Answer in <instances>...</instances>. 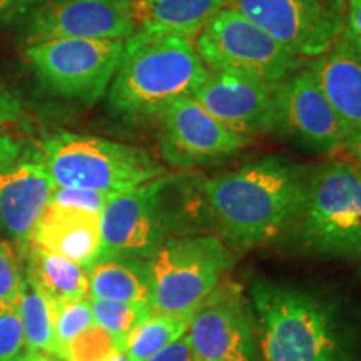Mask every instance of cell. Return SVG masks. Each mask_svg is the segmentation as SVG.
Here are the masks:
<instances>
[{
  "mask_svg": "<svg viewBox=\"0 0 361 361\" xmlns=\"http://www.w3.org/2000/svg\"><path fill=\"white\" fill-rule=\"evenodd\" d=\"M310 168L266 156L202 179L211 219L231 250L247 251L290 234L303 206Z\"/></svg>",
  "mask_w": 361,
  "mask_h": 361,
  "instance_id": "1",
  "label": "cell"
},
{
  "mask_svg": "<svg viewBox=\"0 0 361 361\" xmlns=\"http://www.w3.org/2000/svg\"><path fill=\"white\" fill-rule=\"evenodd\" d=\"M250 301L259 361H358V338L348 311L319 288L255 279Z\"/></svg>",
  "mask_w": 361,
  "mask_h": 361,
  "instance_id": "2",
  "label": "cell"
},
{
  "mask_svg": "<svg viewBox=\"0 0 361 361\" xmlns=\"http://www.w3.org/2000/svg\"><path fill=\"white\" fill-rule=\"evenodd\" d=\"M207 75L192 40L135 30L124 42L123 59L107 89V111L124 124L157 123L171 104L192 96Z\"/></svg>",
  "mask_w": 361,
  "mask_h": 361,
  "instance_id": "3",
  "label": "cell"
},
{
  "mask_svg": "<svg viewBox=\"0 0 361 361\" xmlns=\"http://www.w3.org/2000/svg\"><path fill=\"white\" fill-rule=\"evenodd\" d=\"M194 202L184 174L162 176L111 197L101 213L99 255L149 259L166 239L192 233Z\"/></svg>",
  "mask_w": 361,
  "mask_h": 361,
  "instance_id": "4",
  "label": "cell"
},
{
  "mask_svg": "<svg viewBox=\"0 0 361 361\" xmlns=\"http://www.w3.org/2000/svg\"><path fill=\"white\" fill-rule=\"evenodd\" d=\"M44 164L59 188H78L114 197L168 174L146 149L78 133L39 141Z\"/></svg>",
  "mask_w": 361,
  "mask_h": 361,
  "instance_id": "5",
  "label": "cell"
},
{
  "mask_svg": "<svg viewBox=\"0 0 361 361\" xmlns=\"http://www.w3.org/2000/svg\"><path fill=\"white\" fill-rule=\"evenodd\" d=\"M290 236L323 258H361V171L345 161L310 168L303 206Z\"/></svg>",
  "mask_w": 361,
  "mask_h": 361,
  "instance_id": "6",
  "label": "cell"
},
{
  "mask_svg": "<svg viewBox=\"0 0 361 361\" xmlns=\"http://www.w3.org/2000/svg\"><path fill=\"white\" fill-rule=\"evenodd\" d=\"M151 308L156 313L191 314L234 266V252L216 234L166 239L149 258Z\"/></svg>",
  "mask_w": 361,
  "mask_h": 361,
  "instance_id": "7",
  "label": "cell"
},
{
  "mask_svg": "<svg viewBox=\"0 0 361 361\" xmlns=\"http://www.w3.org/2000/svg\"><path fill=\"white\" fill-rule=\"evenodd\" d=\"M0 24L22 47L64 39L128 40L135 25L112 0H13Z\"/></svg>",
  "mask_w": 361,
  "mask_h": 361,
  "instance_id": "8",
  "label": "cell"
},
{
  "mask_svg": "<svg viewBox=\"0 0 361 361\" xmlns=\"http://www.w3.org/2000/svg\"><path fill=\"white\" fill-rule=\"evenodd\" d=\"M126 40L64 39L24 49L27 66L52 96L94 106L107 94Z\"/></svg>",
  "mask_w": 361,
  "mask_h": 361,
  "instance_id": "9",
  "label": "cell"
},
{
  "mask_svg": "<svg viewBox=\"0 0 361 361\" xmlns=\"http://www.w3.org/2000/svg\"><path fill=\"white\" fill-rule=\"evenodd\" d=\"M211 72H233L279 84L301 69L303 61L231 6L207 22L194 42Z\"/></svg>",
  "mask_w": 361,
  "mask_h": 361,
  "instance_id": "10",
  "label": "cell"
},
{
  "mask_svg": "<svg viewBox=\"0 0 361 361\" xmlns=\"http://www.w3.org/2000/svg\"><path fill=\"white\" fill-rule=\"evenodd\" d=\"M298 59H316L345 34L346 0H229Z\"/></svg>",
  "mask_w": 361,
  "mask_h": 361,
  "instance_id": "11",
  "label": "cell"
},
{
  "mask_svg": "<svg viewBox=\"0 0 361 361\" xmlns=\"http://www.w3.org/2000/svg\"><path fill=\"white\" fill-rule=\"evenodd\" d=\"M188 336L197 361H256V319L243 288L221 281L191 313Z\"/></svg>",
  "mask_w": 361,
  "mask_h": 361,
  "instance_id": "12",
  "label": "cell"
},
{
  "mask_svg": "<svg viewBox=\"0 0 361 361\" xmlns=\"http://www.w3.org/2000/svg\"><path fill=\"white\" fill-rule=\"evenodd\" d=\"M161 156L171 166L192 169L214 164L245 149L251 137L234 133L211 116L192 96L180 97L159 119Z\"/></svg>",
  "mask_w": 361,
  "mask_h": 361,
  "instance_id": "13",
  "label": "cell"
},
{
  "mask_svg": "<svg viewBox=\"0 0 361 361\" xmlns=\"http://www.w3.org/2000/svg\"><path fill=\"white\" fill-rule=\"evenodd\" d=\"M319 156L350 147L345 129L310 67L278 85L276 130Z\"/></svg>",
  "mask_w": 361,
  "mask_h": 361,
  "instance_id": "14",
  "label": "cell"
},
{
  "mask_svg": "<svg viewBox=\"0 0 361 361\" xmlns=\"http://www.w3.org/2000/svg\"><path fill=\"white\" fill-rule=\"evenodd\" d=\"M278 85L233 72H211L192 97L234 133L252 135L274 133Z\"/></svg>",
  "mask_w": 361,
  "mask_h": 361,
  "instance_id": "15",
  "label": "cell"
},
{
  "mask_svg": "<svg viewBox=\"0 0 361 361\" xmlns=\"http://www.w3.org/2000/svg\"><path fill=\"white\" fill-rule=\"evenodd\" d=\"M54 188L39 142L16 159L0 162V234L19 252L29 246Z\"/></svg>",
  "mask_w": 361,
  "mask_h": 361,
  "instance_id": "16",
  "label": "cell"
},
{
  "mask_svg": "<svg viewBox=\"0 0 361 361\" xmlns=\"http://www.w3.org/2000/svg\"><path fill=\"white\" fill-rule=\"evenodd\" d=\"M311 72L336 112L350 147L361 144V49L343 34L331 49L313 59Z\"/></svg>",
  "mask_w": 361,
  "mask_h": 361,
  "instance_id": "17",
  "label": "cell"
},
{
  "mask_svg": "<svg viewBox=\"0 0 361 361\" xmlns=\"http://www.w3.org/2000/svg\"><path fill=\"white\" fill-rule=\"evenodd\" d=\"M30 243L87 268L101 251V214L49 202Z\"/></svg>",
  "mask_w": 361,
  "mask_h": 361,
  "instance_id": "18",
  "label": "cell"
},
{
  "mask_svg": "<svg viewBox=\"0 0 361 361\" xmlns=\"http://www.w3.org/2000/svg\"><path fill=\"white\" fill-rule=\"evenodd\" d=\"M85 269L89 274V296L92 300L151 308V273L147 259L99 255Z\"/></svg>",
  "mask_w": 361,
  "mask_h": 361,
  "instance_id": "19",
  "label": "cell"
},
{
  "mask_svg": "<svg viewBox=\"0 0 361 361\" xmlns=\"http://www.w3.org/2000/svg\"><path fill=\"white\" fill-rule=\"evenodd\" d=\"M229 0H135L129 12L135 30L192 40Z\"/></svg>",
  "mask_w": 361,
  "mask_h": 361,
  "instance_id": "20",
  "label": "cell"
},
{
  "mask_svg": "<svg viewBox=\"0 0 361 361\" xmlns=\"http://www.w3.org/2000/svg\"><path fill=\"white\" fill-rule=\"evenodd\" d=\"M24 268L32 274L52 305L85 300L89 296V274L84 266L42 250L34 243L20 251Z\"/></svg>",
  "mask_w": 361,
  "mask_h": 361,
  "instance_id": "21",
  "label": "cell"
},
{
  "mask_svg": "<svg viewBox=\"0 0 361 361\" xmlns=\"http://www.w3.org/2000/svg\"><path fill=\"white\" fill-rule=\"evenodd\" d=\"M19 313L24 326L27 350L52 355L59 360L56 335H54V306L25 268L19 296Z\"/></svg>",
  "mask_w": 361,
  "mask_h": 361,
  "instance_id": "22",
  "label": "cell"
},
{
  "mask_svg": "<svg viewBox=\"0 0 361 361\" xmlns=\"http://www.w3.org/2000/svg\"><path fill=\"white\" fill-rule=\"evenodd\" d=\"M191 314H171L152 311L135 326L126 343V355L130 361H147L171 343L188 333Z\"/></svg>",
  "mask_w": 361,
  "mask_h": 361,
  "instance_id": "23",
  "label": "cell"
},
{
  "mask_svg": "<svg viewBox=\"0 0 361 361\" xmlns=\"http://www.w3.org/2000/svg\"><path fill=\"white\" fill-rule=\"evenodd\" d=\"M37 142L34 121L24 102L0 84V162L16 159Z\"/></svg>",
  "mask_w": 361,
  "mask_h": 361,
  "instance_id": "24",
  "label": "cell"
},
{
  "mask_svg": "<svg viewBox=\"0 0 361 361\" xmlns=\"http://www.w3.org/2000/svg\"><path fill=\"white\" fill-rule=\"evenodd\" d=\"M90 308H92L94 323L102 326L114 338L117 348L121 351H124L128 338L135 326L152 313L149 306L92 300V298H90Z\"/></svg>",
  "mask_w": 361,
  "mask_h": 361,
  "instance_id": "25",
  "label": "cell"
},
{
  "mask_svg": "<svg viewBox=\"0 0 361 361\" xmlns=\"http://www.w3.org/2000/svg\"><path fill=\"white\" fill-rule=\"evenodd\" d=\"M54 306V335L59 350V360L62 361L66 346L72 338H75L80 331L89 328L94 323L90 300L64 301Z\"/></svg>",
  "mask_w": 361,
  "mask_h": 361,
  "instance_id": "26",
  "label": "cell"
},
{
  "mask_svg": "<svg viewBox=\"0 0 361 361\" xmlns=\"http://www.w3.org/2000/svg\"><path fill=\"white\" fill-rule=\"evenodd\" d=\"M119 351L114 338L102 326L92 323L66 346L62 361H107Z\"/></svg>",
  "mask_w": 361,
  "mask_h": 361,
  "instance_id": "27",
  "label": "cell"
},
{
  "mask_svg": "<svg viewBox=\"0 0 361 361\" xmlns=\"http://www.w3.org/2000/svg\"><path fill=\"white\" fill-rule=\"evenodd\" d=\"M24 263L17 247L0 236V303H19Z\"/></svg>",
  "mask_w": 361,
  "mask_h": 361,
  "instance_id": "28",
  "label": "cell"
},
{
  "mask_svg": "<svg viewBox=\"0 0 361 361\" xmlns=\"http://www.w3.org/2000/svg\"><path fill=\"white\" fill-rule=\"evenodd\" d=\"M25 348L19 303H0V361L16 360Z\"/></svg>",
  "mask_w": 361,
  "mask_h": 361,
  "instance_id": "29",
  "label": "cell"
},
{
  "mask_svg": "<svg viewBox=\"0 0 361 361\" xmlns=\"http://www.w3.org/2000/svg\"><path fill=\"white\" fill-rule=\"evenodd\" d=\"M111 197L104 196L101 192L89 191V189H78V188H59L56 186L51 192L49 202L61 206L78 207V209L90 211V213L101 214L104 206L107 204Z\"/></svg>",
  "mask_w": 361,
  "mask_h": 361,
  "instance_id": "30",
  "label": "cell"
},
{
  "mask_svg": "<svg viewBox=\"0 0 361 361\" xmlns=\"http://www.w3.org/2000/svg\"><path fill=\"white\" fill-rule=\"evenodd\" d=\"M147 361H197L194 356L191 341H189L188 333L184 336H180L179 340L171 343L169 346H166L164 350H161L159 353L151 356Z\"/></svg>",
  "mask_w": 361,
  "mask_h": 361,
  "instance_id": "31",
  "label": "cell"
},
{
  "mask_svg": "<svg viewBox=\"0 0 361 361\" xmlns=\"http://www.w3.org/2000/svg\"><path fill=\"white\" fill-rule=\"evenodd\" d=\"M348 20L345 34L361 49V0H346Z\"/></svg>",
  "mask_w": 361,
  "mask_h": 361,
  "instance_id": "32",
  "label": "cell"
},
{
  "mask_svg": "<svg viewBox=\"0 0 361 361\" xmlns=\"http://www.w3.org/2000/svg\"><path fill=\"white\" fill-rule=\"evenodd\" d=\"M12 361H61L57 360L56 356L47 355V353H40V351H24L20 356H17L16 360Z\"/></svg>",
  "mask_w": 361,
  "mask_h": 361,
  "instance_id": "33",
  "label": "cell"
},
{
  "mask_svg": "<svg viewBox=\"0 0 361 361\" xmlns=\"http://www.w3.org/2000/svg\"><path fill=\"white\" fill-rule=\"evenodd\" d=\"M107 361H130V360H129V356L126 355V351H121L119 350V351H116V353L112 355Z\"/></svg>",
  "mask_w": 361,
  "mask_h": 361,
  "instance_id": "34",
  "label": "cell"
},
{
  "mask_svg": "<svg viewBox=\"0 0 361 361\" xmlns=\"http://www.w3.org/2000/svg\"><path fill=\"white\" fill-rule=\"evenodd\" d=\"M112 2H116L117 6H121V7H124V8H130V6H133V4L135 2V0H112Z\"/></svg>",
  "mask_w": 361,
  "mask_h": 361,
  "instance_id": "35",
  "label": "cell"
},
{
  "mask_svg": "<svg viewBox=\"0 0 361 361\" xmlns=\"http://www.w3.org/2000/svg\"><path fill=\"white\" fill-rule=\"evenodd\" d=\"M13 0H0V16H2L4 12H6V8L11 6Z\"/></svg>",
  "mask_w": 361,
  "mask_h": 361,
  "instance_id": "36",
  "label": "cell"
},
{
  "mask_svg": "<svg viewBox=\"0 0 361 361\" xmlns=\"http://www.w3.org/2000/svg\"><path fill=\"white\" fill-rule=\"evenodd\" d=\"M358 154H360V159H361V144L358 146Z\"/></svg>",
  "mask_w": 361,
  "mask_h": 361,
  "instance_id": "37",
  "label": "cell"
}]
</instances>
